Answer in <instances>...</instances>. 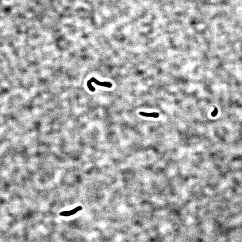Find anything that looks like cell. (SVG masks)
<instances>
[{"instance_id":"6da1fadb","label":"cell","mask_w":242,"mask_h":242,"mask_svg":"<svg viewBox=\"0 0 242 242\" xmlns=\"http://www.w3.org/2000/svg\"><path fill=\"white\" fill-rule=\"evenodd\" d=\"M76 212L75 211V209L71 210L70 211H65L60 213V215L61 216H71L73 214H75Z\"/></svg>"},{"instance_id":"7a4b0ae2","label":"cell","mask_w":242,"mask_h":242,"mask_svg":"<svg viewBox=\"0 0 242 242\" xmlns=\"http://www.w3.org/2000/svg\"><path fill=\"white\" fill-rule=\"evenodd\" d=\"M139 114L141 116H144V117H150V113H146V112H139Z\"/></svg>"},{"instance_id":"3957f363","label":"cell","mask_w":242,"mask_h":242,"mask_svg":"<svg viewBox=\"0 0 242 242\" xmlns=\"http://www.w3.org/2000/svg\"><path fill=\"white\" fill-rule=\"evenodd\" d=\"M159 117V114L157 113L153 112L150 113V117H152L154 118H157Z\"/></svg>"}]
</instances>
